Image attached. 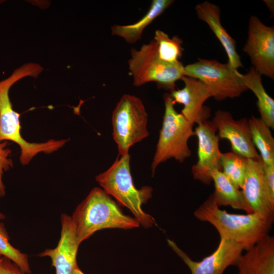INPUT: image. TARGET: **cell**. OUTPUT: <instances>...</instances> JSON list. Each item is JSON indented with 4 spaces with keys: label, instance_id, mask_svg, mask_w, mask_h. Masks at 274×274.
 Returning <instances> with one entry per match:
<instances>
[{
    "label": "cell",
    "instance_id": "cell-12",
    "mask_svg": "<svg viewBox=\"0 0 274 274\" xmlns=\"http://www.w3.org/2000/svg\"><path fill=\"white\" fill-rule=\"evenodd\" d=\"M167 243L173 250L189 267L191 274H223L231 265H236L244 250L236 243L220 238L219 245L214 252L199 261L193 260L177 245L170 239Z\"/></svg>",
    "mask_w": 274,
    "mask_h": 274
},
{
    "label": "cell",
    "instance_id": "cell-13",
    "mask_svg": "<svg viewBox=\"0 0 274 274\" xmlns=\"http://www.w3.org/2000/svg\"><path fill=\"white\" fill-rule=\"evenodd\" d=\"M218 131L219 139L227 140L232 151L247 159H257L260 155L253 143L249 120L246 118L235 120L227 111L218 110L211 121Z\"/></svg>",
    "mask_w": 274,
    "mask_h": 274
},
{
    "label": "cell",
    "instance_id": "cell-11",
    "mask_svg": "<svg viewBox=\"0 0 274 274\" xmlns=\"http://www.w3.org/2000/svg\"><path fill=\"white\" fill-rule=\"evenodd\" d=\"M211 121L207 120L197 124L195 131L198 140V160L191 167L193 178L203 184L209 185L212 174L222 170L219 149V138Z\"/></svg>",
    "mask_w": 274,
    "mask_h": 274
},
{
    "label": "cell",
    "instance_id": "cell-15",
    "mask_svg": "<svg viewBox=\"0 0 274 274\" xmlns=\"http://www.w3.org/2000/svg\"><path fill=\"white\" fill-rule=\"evenodd\" d=\"M61 229L57 246L47 249L39 254L40 257H48L54 267L56 274H73L78 267L77 254L78 243L71 217L67 214L61 215Z\"/></svg>",
    "mask_w": 274,
    "mask_h": 274
},
{
    "label": "cell",
    "instance_id": "cell-24",
    "mask_svg": "<svg viewBox=\"0 0 274 274\" xmlns=\"http://www.w3.org/2000/svg\"><path fill=\"white\" fill-rule=\"evenodd\" d=\"M0 256L6 258L27 273H31L28 256L13 247L4 224L0 222Z\"/></svg>",
    "mask_w": 274,
    "mask_h": 274
},
{
    "label": "cell",
    "instance_id": "cell-17",
    "mask_svg": "<svg viewBox=\"0 0 274 274\" xmlns=\"http://www.w3.org/2000/svg\"><path fill=\"white\" fill-rule=\"evenodd\" d=\"M195 9L198 18L208 25L221 43L227 55L228 62L236 69L243 67L241 57L236 50V42L221 24L219 7L205 1L196 5Z\"/></svg>",
    "mask_w": 274,
    "mask_h": 274
},
{
    "label": "cell",
    "instance_id": "cell-18",
    "mask_svg": "<svg viewBox=\"0 0 274 274\" xmlns=\"http://www.w3.org/2000/svg\"><path fill=\"white\" fill-rule=\"evenodd\" d=\"M212 178L215 190L211 194L219 207L230 206L234 209L243 210L247 214L252 213L244 198L241 190L236 187L222 170L214 171Z\"/></svg>",
    "mask_w": 274,
    "mask_h": 274
},
{
    "label": "cell",
    "instance_id": "cell-7",
    "mask_svg": "<svg viewBox=\"0 0 274 274\" xmlns=\"http://www.w3.org/2000/svg\"><path fill=\"white\" fill-rule=\"evenodd\" d=\"M113 137L120 156L129 154L130 148L147 138L148 114L139 97L124 94L117 102L112 116Z\"/></svg>",
    "mask_w": 274,
    "mask_h": 274
},
{
    "label": "cell",
    "instance_id": "cell-22",
    "mask_svg": "<svg viewBox=\"0 0 274 274\" xmlns=\"http://www.w3.org/2000/svg\"><path fill=\"white\" fill-rule=\"evenodd\" d=\"M247 159L233 151L221 154L222 172L239 189H242L244 182Z\"/></svg>",
    "mask_w": 274,
    "mask_h": 274
},
{
    "label": "cell",
    "instance_id": "cell-4",
    "mask_svg": "<svg viewBox=\"0 0 274 274\" xmlns=\"http://www.w3.org/2000/svg\"><path fill=\"white\" fill-rule=\"evenodd\" d=\"M120 156L106 171L96 176V181L109 195L131 212L140 225L152 227L154 220L143 210L142 205L152 197L153 189L147 186L137 189L131 175L129 154Z\"/></svg>",
    "mask_w": 274,
    "mask_h": 274
},
{
    "label": "cell",
    "instance_id": "cell-28",
    "mask_svg": "<svg viewBox=\"0 0 274 274\" xmlns=\"http://www.w3.org/2000/svg\"><path fill=\"white\" fill-rule=\"evenodd\" d=\"M269 10L273 13V1H264Z\"/></svg>",
    "mask_w": 274,
    "mask_h": 274
},
{
    "label": "cell",
    "instance_id": "cell-20",
    "mask_svg": "<svg viewBox=\"0 0 274 274\" xmlns=\"http://www.w3.org/2000/svg\"><path fill=\"white\" fill-rule=\"evenodd\" d=\"M244 84L251 90L257 99V106L260 119L270 128H274V100L265 91L262 83L261 75L254 67L243 75Z\"/></svg>",
    "mask_w": 274,
    "mask_h": 274
},
{
    "label": "cell",
    "instance_id": "cell-10",
    "mask_svg": "<svg viewBox=\"0 0 274 274\" xmlns=\"http://www.w3.org/2000/svg\"><path fill=\"white\" fill-rule=\"evenodd\" d=\"M241 190L252 213H256L273 223L274 199L271 197L266 184L260 157L247 159L246 174Z\"/></svg>",
    "mask_w": 274,
    "mask_h": 274
},
{
    "label": "cell",
    "instance_id": "cell-2",
    "mask_svg": "<svg viewBox=\"0 0 274 274\" xmlns=\"http://www.w3.org/2000/svg\"><path fill=\"white\" fill-rule=\"evenodd\" d=\"M194 216L212 225L220 238L231 241L245 251L269 234L272 224L256 213L236 214L221 210L212 194L195 210Z\"/></svg>",
    "mask_w": 274,
    "mask_h": 274
},
{
    "label": "cell",
    "instance_id": "cell-1",
    "mask_svg": "<svg viewBox=\"0 0 274 274\" xmlns=\"http://www.w3.org/2000/svg\"><path fill=\"white\" fill-rule=\"evenodd\" d=\"M43 69L37 63H25L0 81V142L11 141L20 147V161L23 165H27L37 154L51 153L67 142L66 140H50L43 143H30L21 134L20 114L13 108L9 90L15 83L24 77H37Z\"/></svg>",
    "mask_w": 274,
    "mask_h": 274
},
{
    "label": "cell",
    "instance_id": "cell-31",
    "mask_svg": "<svg viewBox=\"0 0 274 274\" xmlns=\"http://www.w3.org/2000/svg\"><path fill=\"white\" fill-rule=\"evenodd\" d=\"M3 259H4L3 257L0 256V265L3 261Z\"/></svg>",
    "mask_w": 274,
    "mask_h": 274
},
{
    "label": "cell",
    "instance_id": "cell-25",
    "mask_svg": "<svg viewBox=\"0 0 274 274\" xmlns=\"http://www.w3.org/2000/svg\"><path fill=\"white\" fill-rule=\"evenodd\" d=\"M8 142H0V197L6 194L5 186L3 181V174L13 166V161L10 158L12 153L8 147Z\"/></svg>",
    "mask_w": 274,
    "mask_h": 274
},
{
    "label": "cell",
    "instance_id": "cell-3",
    "mask_svg": "<svg viewBox=\"0 0 274 274\" xmlns=\"http://www.w3.org/2000/svg\"><path fill=\"white\" fill-rule=\"evenodd\" d=\"M71 217L80 244L102 229H128L140 225L134 218L124 214L111 196L98 187L91 190Z\"/></svg>",
    "mask_w": 274,
    "mask_h": 274
},
{
    "label": "cell",
    "instance_id": "cell-9",
    "mask_svg": "<svg viewBox=\"0 0 274 274\" xmlns=\"http://www.w3.org/2000/svg\"><path fill=\"white\" fill-rule=\"evenodd\" d=\"M260 75L274 79V27L255 16L249 19L247 40L243 49Z\"/></svg>",
    "mask_w": 274,
    "mask_h": 274
},
{
    "label": "cell",
    "instance_id": "cell-21",
    "mask_svg": "<svg viewBox=\"0 0 274 274\" xmlns=\"http://www.w3.org/2000/svg\"><path fill=\"white\" fill-rule=\"evenodd\" d=\"M248 120L253 143L260 152L262 162L274 165V139L270 128L260 118L254 116Z\"/></svg>",
    "mask_w": 274,
    "mask_h": 274
},
{
    "label": "cell",
    "instance_id": "cell-6",
    "mask_svg": "<svg viewBox=\"0 0 274 274\" xmlns=\"http://www.w3.org/2000/svg\"><path fill=\"white\" fill-rule=\"evenodd\" d=\"M163 99L165 110L162 125L151 164L153 175L160 163L170 158L182 163L192 154L188 141L194 135L193 124L176 110L169 93L164 94Z\"/></svg>",
    "mask_w": 274,
    "mask_h": 274
},
{
    "label": "cell",
    "instance_id": "cell-5",
    "mask_svg": "<svg viewBox=\"0 0 274 274\" xmlns=\"http://www.w3.org/2000/svg\"><path fill=\"white\" fill-rule=\"evenodd\" d=\"M128 64L133 84L136 87L155 82L158 88L171 92L176 89V81L185 76L184 66L180 61L168 62L159 57L153 39L140 49L132 48Z\"/></svg>",
    "mask_w": 274,
    "mask_h": 274
},
{
    "label": "cell",
    "instance_id": "cell-29",
    "mask_svg": "<svg viewBox=\"0 0 274 274\" xmlns=\"http://www.w3.org/2000/svg\"><path fill=\"white\" fill-rule=\"evenodd\" d=\"M73 274H85V273L78 267L75 269Z\"/></svg>",
    "mask_w": 274,
    "mask_h": 274
},
{
    "label": "cell",
    "instance_id": "cell-27",
    "mask_svg": "<svg viewBox=\"0 0 274 274\" xmlns=\"http://www.w3.org/2000/svg\"><path fill=\"white\" fill-rule=\"evenodd\" d=\"M262 167L269 193L274 199V165H267L262 162Z\"/></svg>",
    "mask_w": 274,
    "mask_h": 274
},
{
    "label": "cell",
    "instance_id": "cell-26",
    "mask_svg": "<svg viewBox=\"0 0 274 274\" xmlns=\"http://www.w3.org/2000/svg\"><path fill=\"white\" fill-rule=\"evenodd\" d=\"M0 274H31L21 269L10 260L4 257L0 265Z\"/></svg>",
    "mask_w": 274,
    "mask_h": 274
},
{
    "label": "cell",
    "instance_id": "cell-14",
    "mask_svg": "<svg viewBox=\"0 0 274 274\" xmlns=\"http://www.w3.org/2000/svg\"><path fill=\"white\" fill-rule=\"evenodd\" d=\"M181 80L184 83L183 88L175 89L169 93L173 102L183 105L181 113L192 124H198L208 120L210 116V109L204 103L212 97L211 90L198 79L184 76Z\"/></svg>",
    "mask_w": 274,
    "mask_h": 274
},
{
    "label": "cell",
    "instance_id": "cell-23",
    "mask_svg": "<svg viewBox=\"0 0 274 274\" xmlns=\"http://www.w3.org/2000/svg\"><path fill=\"white\" fill-rule=\"evenodd\" d=\"M157 45L159 57L168 62L179 61L182 55L183 48L182 40L177 36L170 38L162 30H156L153 39Z\"/></svg>",
    "mask_w": 274,
    "mask_h": 274
},
{
    "label": "cell",
    "instance_id": "cell-30",
    "mask_svg": "<svg viewBox=\"0 0 274 274\" xmlns=\"http://www.w3.org/2000/svg\"><path fill=\"white\" fill-rule=\"evenodd\" d=\"M5 217V215L3 214L0 213V220L4 219Z\"/></svg>",
    "mask_w": 274,
    "mask_h": 274
},
{
    "label": "cell",
    "instance_id": "cell-19",
    "mask_svg": "<svg viewBox=\"0 0 274 274\" xmlns=\"http://www.w3.org/2000/svg\"><path fill=\"white\" fill-rule=\"evenodd\" d=\"M173 2V0L152 1L148 11L139 21L129 25L112 26V35L123 38L127 43H135L141 39L145 27L161 14Z\"/></svg>",
    "mask_w": 274,
    "mask_h": 274
},
{
    "label": "cell",
    "instance_id": "cell-8",
    "mask_svg": "<svg viewBox=\"0 0 274 274\" xmlns=\"http://www.w3.org/2000/svg\"><path fill=\"white\" fill-rule=\"evenodd\" d=\"M184 75L207 85L212 97L218 101L239 97L248 90L243 82V75L228 62L198 58L197 61L184 66Z\"/></svg>",
    "mask_w": 274,
    "mask_h": 274
},
{
    "label": "cell",
    "instance_id": "cell-16",
    "mask_svg": "<svg viewBox=\"0 0 274 274\" xmlns=\"http://www.w3.org/2000/svg\"><path fill=\"white\" fill-rule=\"evenodd\" d=\"M237 274H274V237L269 234L246 251L236 265Z\"/></svg>",
    "mask_w": 274,
    "mask_h": 274
}]
</instances>
